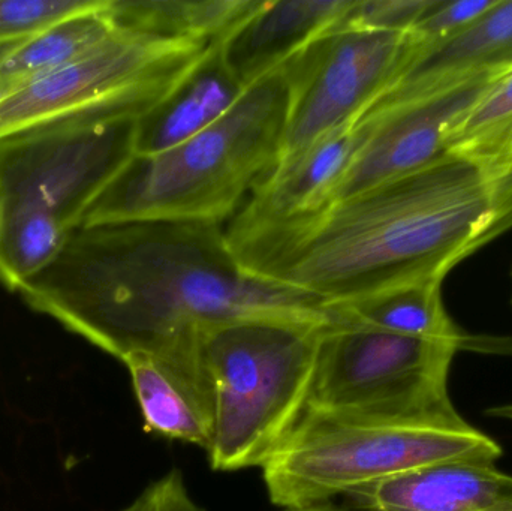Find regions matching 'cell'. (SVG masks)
I'll return each instance as SVG.
<instances>
[{
    "label": "cell",
    "instance_id": "cell-1",
    "mask_svg": "<svg viewBox=\"0 0 512 511\" xmlns=\"http://www.w3.org/2000/svg\"><path fill=\"white\" fill-rule=\"evenodd\" d=\"M17 293L120 362L191 347L204 327L225 321H342L339 306L246 272L224 225L207 222L77 228L53 263Z\"/></svg>",
    "mask_w": 512,
    "mask_h": 511
},
{
    "label": "cell",
    "instance_id": "cell-2",
    "mask_svg": "<svg viewBox=\"0 0 512 511\" xmlns=\"http://www.w3.org/2000/svg\"><path fill=\"white\" fill-rule=\"evenodd\" d=\"M512 228V168L448 153L429 167L276 224L225 228L246 272L333 306L444 282Z\"/></svg>",
    "mask_w": 512,
    "mask_h": 511
},
{
    "label": "cell",
    "instance_id": "cell-3",
    "mask_svg": "<svg viewBox=\"0 0 512 511\" xmlns=\"http://www.w3.org/2000/svg\"><path fill=\"white\" fill-rule=\"evenodd\" d=\"M288 108V81L280 69L246 87L234 107L200 134L156 155H135L80 227L132 221L224 225L279 162Z\"/></svg>",
    "mask_w": 512,
    "mask_h": 511
},
{
    "label": "cell",
    "instance_id": "cell-4",
    "mask_svg": "<svg viewBox=\"0 0 512 511\" xmlns=\"http://www.w3.org/2000/svg\"><path fill=\"white\" fill-rule=\"evenodd\" d=\"M327 327L252 318L201 330L198 354L215 420L207 450L213 470L262 468L282 446L306 411Z\"/></svg>",
    "mask_w": 512,
    "mask_h": 511
},
{
    "label": "cell",
    "instance_id": "cell-5",
    "mask_svg": "<svg viewBox=\"0 0 512 511\" xmlns=\"http://www.w3.org/2000/svg\"><path fill=\"white\" fill-rule=\"evenodd\" d=\"M502 449L474 426L382 422L304 411L262 470L280 509L328 503L363 486L448 461L496 464Z\"/></svg>",
    "mask_w": 512,
    "mask_h": 511
},
{
    "label": "cell",
    "instance_id": "cell-6",
    "mask_svg": "<svg viewBox=\"0 0 512 511\" xmlns=\"http://www.w3.org/2000/svg\"><path fill=\"white\" fill-rule=\"evenodd\" d=\"M460 348L343 320L319 339L306 411L382 422L468 425L448 375Z\"/></svg>",
    "mask_w": 512,
    "mask_h": 511
},
{
    "label": "cell",
    "instance_id": "cell-7",
    "mask_svg": "<svg viewBox=\"0 0 512 511\" xmlns=\"http://www.w3.org/2000/svg\"><path fill=\"white\" fill-rule=\"evenodd\" d=\"M149 108L111 101L0 138V216L44 210L71 233L135 156Z\"/></svg>",
    "mask_w": 512,
    "mask_h": 511
},
{
    "label": "cell",
    "instance_id": "cell-8",
    "mask_svg": "<svg viewBox=\"0 0 512 511\" xmlns=\"http://www.w3.org/2000/svg\"><path fill=\"white\" fill-rule=\"evenodd\" d=\"M218 44L117 29L101 47L0 98V138L93 105L132 101L153 110Z\"/></svg>",
    "mask_w": 512,
    "mask_h": 511
},
{
    "label": "cell",
    "instance_id": "cell-9",
    "mask_svg": "<svg viewBox=\"0 0 512 511\" xmlns=\"http://www.w3.org/2000/svg\"><path fill=\"white\" fill-rule=\"evenodd\" d=\"M420 51L412 32L337 26L283 66L288 122L279 161L358 122Z\"/></svg>",
    "mask_w": 512,
    "mask_h": 511
},
{
    "label": "cell",
    "instance_id": "cell-10",
    "mask_svg": "<svg viewBox=\"0 0 512 511\" xmlns=\"http://www.w3.org/2000/svg\"><path fill=\"white\" fill-rule=\"evenodd\" d=\"M502 74L481 75L364 114L357 122V147L324 206L445 158L463 117Z\"/></svg>",
    "mask_w": 512,
    "mask_h": 511
},
{
    "label": "cell",
    "instance_id": "cell-11",
    "mask_svg": "<svg viewBox=\"0 0 512 511\" xmlns=\"http://www.w3.org/2000/svg\"><path fill=\"white\" fill-rule=\"evenodd\" d=\"M131 374L144 429L167 440L209 450L213 402L197 344L162 354L135 353L122 360Z\"/></svg>",
    "mask_w": 512,
    "mask_h": 511
},
{
    "label": "cell",
    "instance_id": "cell-12",
    "mask_svg": "<svg viewBox=\"0 0 512 511\" xmlns=\"http://www.w3.org/2000/svg\"><path fill=\"white\" fill-rule=\"evenodd\" d=\"M355 0H264L221 42V56L243 87L280 71L336 29Z\"/></svg>",
    "mask_w": 512,
    "mask_h": 511
},
{
    "label": "cell",
    "instance_id": "cell-13",
    "mask_svg": "<svg viewBox=\"0 0 512 511\" xmlns=\"http://www.w3.org/2000/svg\"><path fill=\"white\" fill-rule=\"evenodd\" d=\"M348 498L363 511H512V476L489 462L448 461L379 480Z\"/></svg>",
    "mask_w": 512,
    "mask_h": 511
},
{
    "label": "cell",
    "instance_id": "cell-14",
    "mask_svg": "<svg viewBox=\"0 0 512 511\" xmlns=\"http://www.w3.org/2000/svg\"><path fill=\"white\" fill-rule=\"evenodd\" d=\"M510 69L512 0H495L460 35L435 47L418 51L405 71L373 102L366 113L426 95L433 90L444 89L451 84L481 75L502 74Z\"/></svg>",
    "mask_w": 512,
    "mask_h": 511
},
{
    "label": "cell",
    "instance_id": "cell-15",
    "mask_svg": "<svg viewBox=\"0 0 512 511\" xmlns=\"http://www.w3.org/2000/svg\"><path fill=\"white\" fill-rule=\"evenodd\" d=\"M358 138L357 122L351 123L325 135L298 155L277 162L227 227H261L321 209L348 165Z\"/></svg>",
    "mask_w": 512,
    "mask_h": 511
},
{
    "label": "cell",
    "instance_id": "cell-16",
    "mask_svg": "<svg viewBox=\"0 0 512 511\" xmlns=\"http://www.w3.org/2000/svg\"><path fill=\"white\" fill-rule=\"evenodd\" d=\"M243 92L222 59L221 44L216 45L180 86L138 120L135 155H156L200 134L225 116Z\"/></svg>",
    "mask_w": 512,
    "mask_h": 511
},
{
    "label": "cell",
    "instance_id": "cell-17",
    "mask_svg": "<svg viewBox=\"0 0 512 511\" xmlns=\"http://www.w3.org/2000/svg\"><path fill=\"white\" fill-rule=\"evenodd\" d=\"M259 0H108L117 29L161 38L221 44Z\"/></svg>",
    "mask_w": 512,
    "mask_h": 511
},
{
    "label": "cell",
    "instance_id": "cell-18",
    "mask_svg": "<svg viewBox=\"0 0 512 511\" xmlns=\"http://www.w3.org/2000/svg\"><path fill=\"white\" fill-rule=\"evenodd\" d=\"M442 284L444 282H423L393 288L340 308L346 320L361 326L429 341L448 342L457 345L460 350H481L484 345L493 350L490 342L480 344L478 339L466 335L451 320L442 300Z\"/></svg>",
    "mask_w": 512,
    "mask_h": 511
},
{
    "label": "cell",
    "instance_id": "cell-19",
    "mask_svg": "<svg viewBox=\"0 0 512 511\" xmlns=\"http://www.w3.org/2000/svg\"><path fill=\"white\" fill-rule=\"evenodd\" d=\"M108 0L48 27L0 60V95L57 71L107 42L117 27L108 17Z\"/></svg>",
    "mask_w": 512,
    "mask_h": 511
},
{
    "label": "cell",
    "instance_id": "cell-20",
    "mask_svg": "<svg viewBox=\"0 0 512 511\" xmlns=\"http://www.w3.org/2000/svg\"><path fill=\"white\" fill-rule=\"evenodd\" d=\"M69 231L44 210L0 216V281L12 291L38 275L60 254Z\"/></svg>",
    "mask_w": 512,
    "mask_h": 511
},
{
    "label": "cell",
    "instance_id": "cell-21",
    "mask_svg": "<svg viewBox=\"0 0 512 511\" xmlns=\"http://www.w3.org/2000/svg\"><path fill=\"white\" fill-rule=\"evenodd\" d=\"M512 134V69L472 105L448 143V153L489 158Z\"/></svg>",
    "mask_w": 512,
    "mask_h": 511
},
{
    "label": "cell",
    "instance_id": "cell-22",
    "mask_svg": "<svg viewBox=\"0 0 512 511\" xmlns=\"http://www.w3.org/2000/svg\"><path fill=\"white\" fill-rule=\"evenodd\" d=\"M102 0H0V45L21 44Z\"/></svg>",
    "mask_w": 512,
    "mask_h": 511
},
{
    "label": "cell",
    "instance_id": "cell-23",
    "mask_svg": "<svg viewBox=\"0 0 512 511\" xmlns=\"http://www.w3.org/2000/svg\"><path fill=\"white\" fill-rule=\"evenodd\" d=\"M495 0H432L412 27L420 50L435 47L460 35L477 21Z\"/></svg>",
    "mask_w": 512,
    "mask_h": 511
},
{
    "label": "cell",
    "instance_id": "cell-24",
    "mask_svg": "<svg viewBox=\"0 0 512 511\" xmlns=\"http://www.w3.org/2000/svg\"><path fill=\"white\" fill-rule=\"evenodd\" d=\"M432 0H355L340 26L411 32Z\"/></svg>",
    "mask_w": 512,
    "mask_h": 511
},
{
    "label": "cell",
    "instance_id": "cell-25",
    "mask_svg": "<svg viewBox=\"0 0 512 511\" xmlns=\"http://www.w3.org/2000/svg\"><path fill=\"white\" fill-rule=\"evenodd\" d=\"M123 511H206L192 500L179 470L147 486Z\"/></svg>",
    "mask_w": 512,
    "mask_h": 511
},
{
    "label": "cell",
    "instance_id": "cell-26",
    "mask_svg": "<svg viewBox=\"0 0 512 511\" xmlns=\"http://www.w3.org/2000/svg\"><path fill=\"white\" fill-rule=\"evenodd\" d=\"M484 159H490V161H496L499 164L508 165V167L512 168V134L498 147V150L492 156Z\"/></svg>",
    "mask_w": 512,
    "mask_h": 511
},
{
    "label": "cell",
    "instance_id": "cell-27",
    "mask_svg": "<svg viewBox=\"0 0 512 511\" xmlns=\"http://www.w3.org/2000/svg\"><path fill=\"white\" fill-rule=\"evenodd\" d=\"M282 511H363L357 509V507H343L339 506V504H334L333 501H328V503L321 504H313V506L306 507H295V509H285Z\"/></svg>",
    "mask_w": 512,
    "mask_h": 511
},
{
    "label": "cell",
    "instance_id": "cell-28",
    "mask_svg": "<svg viewBox=\"0 0 512 511\" xmlns=\"http://www.w3.org/2000/svg\"><path fill=\"white\" fill-rule=\"evenodd\" d=\"M21 44H23V42H21ZM18 45L20 44L0 45V60L5 59V57L8 56L15 47H18Z\"/></svg>",
    "mask_w": 512,
    "mask_h": 511
},
{
    "label": "cell",
    "instance_id": "cell-29",
    "mask_svg": "<svg viewBox=\"0 0 512 511\" xmlns=\"http://www.w3.org/2000/svg\"><path fill=\"white\" fill-rule=\"evenodd\" d=\"M0 98H2V95H0Z\"/></svg>",
    "mask_w": 512,
    "mask_h": 511
}]
</instances>
